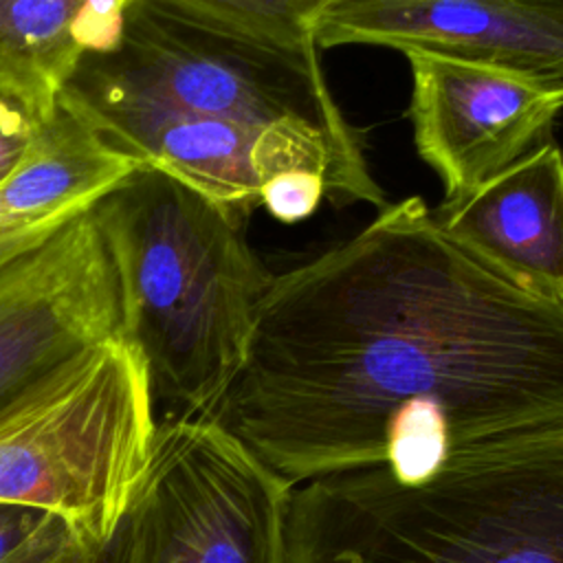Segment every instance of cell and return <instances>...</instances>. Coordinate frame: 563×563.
Here are the masks:
<instances>
[{
	"label": "cell",
	"instance_id": "9",
	"mask_svg": "<svg viewBox=\"0 0 563 563\" xmlns=\"http://www.w3.org/2000/svg\"><path fill=\"white\" fill-rule=\"evenodd\" d=\"M409 117L420 158L455 202L543 143L563 110V88L435 53H405Z\"/></svg>",
	"mask_w": 563,
	"mask_h": 563
},
{
	"label": "cell",
	"instance_id": "3",
	"mask_svg": "<svg viewBox=\"0 0 563 563\" xmlns=\"http://www.w3.org/2000/svg\"><path fill=\"white\" fill-rule=\"evenodd\" d=\"M290 563H563V435L422 482L380 468L295 486Z\"/></svg>",
	"mask_w": 563,
	"mask_h": 563
},
{
	"label": "cell",
	"instance_id": "17",
	"mask_svg": "<svg viewBox=\"0 0 563 563\" xmlns=\"http://www.w3.org/2000/svg\"><path fill=\"white\" fill-rule=\"evenodd\" d=\"M325 196V183L310 169H286L264 180L260 202L279 222H299L312 216Z\"/></svg>",
	"mask_w": 563,
	"mask_h": 563
},
{
	"label": "cell",
	"instance_id": "8",
	"mask_svg": "<svg viewBox=\"0 0 563 563\" xmlns=\"http://www.w3.org/2000/svg\"><path fill=\"white\" fill-rule=\"evenodd\" d=\"M114 336L117 279L86 211L0 268V409Z\"/></svg>",
	"mask_w": 563,
	"mask_h": 563
},
{
	"label": "cell",
	"instance_id": "6",
	"mask_svg": "<svg viewBox=\"0 0 563 563\" xmlns=\"http://www.w3.org/2000/svg\"><path fill=\"white\" fill-rule=\"evenodd\" d=\"M295 486L211 418H161L99 563H290Z\"/></svg>",
	"mask_w": 563,
	"mask_h": 563
},
{
	"label": "cell",
	"instance_id": "2",
	"mask_svg": "<svg viewBox=\"0 0 563 563\" xmlns=\"http://www.w3.org/2000/svg\"><path fill=\"white\" fill-rule=\"evenodd\" d=\"M119 292L121 336L145 363L161 418H213L275 275L240 211L136 165L90 209Z\"/></svg>",
	"mask_w": 563,
	"mask_h": 563
},
{
	"label": "cell",
	"instance_id": "1",
	"mask_svg": "<svg viewBox=\"0 0 563 563\" xmlns=\"http://www.w3.org/2000/svg\"><path fill=\"white\" fill-rule=\"evenodd\" d=\"M211 420L290 486L374 468L413 484L563 435V303L409 196L275 275Z\"/></svg>",
	"mask_w": 563,
	"mask_h": 563
},
{
	"label": "cell",
	"instance_id": "5",
	"mask_svg": "<svg viewBox=\"0 0 563 563\" xmlns=\"http://www.w3.org/2000/svg\"><path fill=\"white\" fill-rule=\"evenodd\" d=\"M108 57L191 112L319 143L361 202L385 207L361 134L336 106L314 42L255 35L172 0H132Z\"/></svg>",
	"mask_w": 563,
	"mask_h": 563
},
{
	"label": "cell",
	"instance_id": "7",
	"mask_svg": "<svg viewBox=\"0 0 563 563\" xmlns=\"http://www.w3.org/2000/svg\"><path fill=\"white\" fill-rule=\"evenodd\" d=\"M101 141L249 216L260 207V147L271 132L191 112L108 55L88 57L59 99Z\"/></svg>",
	"mask_w": 563,
	"mask_h": 563
},
{
	"label": "cell",
	"instance_id": "14",
	"mask_svg": "<svg viewBox=\"0 0 563 563\" xmlns=\"http://www.w3.org/2000/svg\"><path fill=\"white\" fill-rule=\"evenodd\" d=\"M99 550L59 515L0 504V563H84Z\"/></svg>",
	"mask_w": 563,
	"mask_h": 563
},
{
	"label": "cell",
	"instance_id": "12",
	"mask_svg": "<svg viewBox=\"0 0 563 563\" xmlns=\"http://www.w3.org/2000/svg\"><path fill=\"white\" fill-rule=\"evenodd\" d=\"M136 165L57 101L24 161L0 183V268L90 211Z\"/></svg>",
	"mask_w": 563,
	"mask_h": 563
},
{
	"label": "cell",
	"instance_id": "18",
	"mask_svg": "<svg viewBox=\"0 0 563 563\" xmlns=\"http://www.w3.org/2000/svg\"><path fill=\"white\" fill-rule=\"evenodd\" d=\"M99 554H101V550H99L95 556H90L88 561H84V563H99Z\"/></svg>",
	"mask_w": 563,
	"mask_h": 563
},
{
	"label": "cell",
	"instance_id": "11",
	"mask_svg": "<svg viewBox=\"0 0 563 563\" xmlns=\"http://www.w3.org/2000/svg\"><path fill=\"white\" fill-rule=\"evenodd\" d=\"M435 222L521 288L563 303V152L543 141L455 202Z\"/></svg>",
	"mask_w": 563,
	"mask_h": 563
},
{
	"label": "cell",
	"instance_id": "15",
	"mask_svg": "<svg viewBox=\"0 0 563 563\" xmlns=\"http://www.w3.org/2000/svg\"><path fill=\"white\" fill-rule=\"evenodd\" d=\"M229 26L279 42H314L312 22L328 0H172Z\"/></svg>",
	"mask_w": 563,
	"mask_h": 563
},
{
	"label": "cell",
	"instance_id": "13",
	"mask_svg": "<svg viewBox=\"0 0 563 563\" xmlns=\"http://www.w3.org/2000/svg\"><path fill=\"white\" fill-rule=\"evenodd\" d=\"M132 0H0V81L53 112L88 57L117 51Z\"/></svg>",
	"mask_w": 563,
	"mask_h": 563
},
{
	"label": "cell",
	"instance_id": "10",
	"mask_svg": "<svg viewBox=\"0 0 563 563\" xmlns=\"http://www.w3.org/2000/svg\"><path fill=\"white\" fill-rule=\"evenodd\" d=\"M312 40L435 53L563 88V0H328Z\"/></svg>",
	"mask_w": 563,
	"mask_h": 563
},
{
	"label": "cell",
	"instance_id": "16",
	"mask_svg": "<svg viewBox=\"0 0 563 563\" xmlns=\"http://www.w3.org/2000/svg\"><path fill=\"white\" fill-rule=\"evenodd\" d=\"M53 112L37 108L20 90L0 81V183L24 161Z\"/></svg>",
	"mask_w": 563,
	"mask_h": 563
},
{
	"label": "cell",
	"instance_id": "4",
	"mask_svg": "<svg viewBox=\"0 0 563 563\" xmlns=\"http://www.w3.org/2000/svg\"><path fill=\"white\" fill-rule=\"evenodd\" d=\"M156 427L145 363L114 336L0 409V504L59 515L103 548Z\"/></svg>",
	"mask_w": 563,
	"mask_h": 563
}]
</instances>
